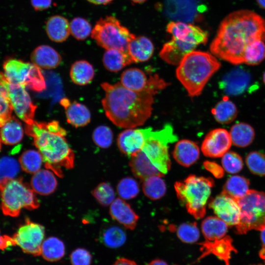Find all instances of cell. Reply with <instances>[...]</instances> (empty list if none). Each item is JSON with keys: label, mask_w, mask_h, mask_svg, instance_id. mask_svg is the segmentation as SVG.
I'll list each match as a JSON object with an SVG mask.
<instances>
[{"label": "cell", "mask_w": 265, "mask_h": 265, "mask_svg": "<svg viewBox=\"0 0 265 265\" xmlns=\"http://www.w3.org/2000/svg\"><path fill=\"white\" fill-rule=\"evenodd\" d=\"M257 40L265 41V20L253 11L239 10L222 21L210 49L216 57L238 65L244 63L246 48Z\"/></svg>", "instance_id": "cell-1"}, {"label": "cell", "mask_w": 265, "mask_h": 265, "mask_svg": "<svg viewBox=\"0 0 265 265\" xmlns=\"http://www.w3.org/2000/svg\"><path fill=\"white\" fill-rule=\"evenodd\" d=\"M105 92L102 101L106 117L116 126L134 128L145 123L150 117L154 103L153 95L130 90L120 82L101 84Z\"/></svg>", "instance_id": "cell-2"}, {"label": "cell", "mask_w": 265, "mask_h": 265, "mask_svg": "<svg viewBox=\"0 0 265 265\" xmlns=\"http://www.w3.org/2000/svg\"><path fill=\"white\" fill-rule=\"evenodd\" d=\"M25 132L33 137L34 144L42 155L47 169L61 177V167L71 169L74 167V153L65 138L66 131L58 121L47 123L34 120L26 125Z\"/></svg>", "instance_id": "cell-3"}, {"label": "cell", "mask_w": 265, "mask_h": 265, "mask_svg": "<svg viewBox=\"0 0 265 265\" xmlns=\"http://www.w3.org/2000/svg\"><path fill=\"white\" fill-rule=\"evenodd\" d=\"M177 139L170 124L155 131L150 127L142 149L131 157L130 165L133 175L142 181L150 176L165 175L171 165L168 144Z\"/></svg>", "instance_id": "cell-4"}, {"label": "cell", "mask_w": 265, "mask_h": 265, "mask_svg": "<svg viewBox=\"0 0 265 265\" xmlns=\"http://www.w3.org/2000/svg\"><path fill=\"white\" fill-rule=\"evenodd\" d=\"M220 67L214 55L194 50L186 54L179 64L176 76L190 96H197Z\"/></svg>", "instance_id": "cell-5"}, {"label": "cell", "mask_w": 265, "mask_h": 265, "mask_svg": "<svg viewBox=\"0 0 265 265\" xmlns=\"http://www.w3.org/2000/svg\"><path fill=\"white\" fill-rule=\"evenodd\" d=\"M0 209L6 216L17 217L21 210H32L40 205L35 192L22 178L0 180Z\"/></svg>", "instance_id": "cell-6"}, {"label": "cell", "mask_w": 265, "mask_h": 265, "mask_svg": "<svg viewBox=\"0 0 265 265\" xmlns=\"http://www.w3.org/2000/svg\"><path fill=\"white\" fill-rule=\"evenodd\" d=\"M213 184L211 178L191 175L183 182H176L174 186L178 199L187 212L196 219H200L205 215Z\"/></svg>", "instance_id": "cell-7"}, {"label": "cell", "mask_w": 265, "mask_h": 265, "mask_svg": "<svg viewBox=\"0 0 265 265\" xmlns=\"http://www.w3.org/2000/svg\"><path fill=\"white\" fill-rule=\"evenodd\" d=\"M91 35L99 46L106 50L116 49L125 52H128L130 42L135 37L113 16L98 20Z\"/></svg>", "instance_id": "cell-8"}, {"label": "cell", "mask_w": 265, "mask_h": 265, "mask_svg": "<svg viewBox=\"0 0 265 265\" xmlns=\"http://www.w3.org/2000/svg\"><path fill=\"white\" fill-rule=\"evenodd\" d=\"M240 208V219L236 226L238 234L265 228V193L250 190L237 200Z\"/></svg>", "instance_id": "cell-9"}, {"label": "cell", "mask_w": 265, "mask_h": 265, "mask_svg": "<svg viewBox=\"0 0 265 265\" xmlns=\"http://www.w3.org/2000/svg\"><path fill=\"white\" fill-rule=\"evenodd\" d=\"M3 68L4 76L9 83L23 85L37 92L42 91L46 88L40 68L33 63L9 58L4 61Z\"/></svg>", "instance_id": "cell-10"}, {"label": "cell", "mask_w": 265, "mask_h": 265, "mask_svg": "<svg viewBox=\"0 0 265 265\" xmlns=\"http://www.w3.org/2000/svg\"><path fill=\"white\" fill-rule=\"evenodd\" d=\"M44 237V227L26 218L12 237L15 245H18L24 252L38 256L41 255Z\"/></svg>", "instance_id": "cell-11"}, {"label": "cell", "mask_w": 265, "mask_h": 265, "mask_svg": "<svg viewBox=\"0 0 265 265\" xmlns=\"http://www.w3.org/2000/svg\"><path fill=\"white\" fill-rule=\"evenodd\" d=\"M120 83L125 87L136 92H147L154 95L165 88L168 83L158 75L147 78L141 69L129 68L121 74Z\"/></svg>", "instance_id": "cell-12"}, {"label": "cell", "mask_w": 265, "mask_h": 265, "mask_svg": "<svg viewBox=\"0 0 265 265\" xmlns=\"http://www.w3.org/2000/svg\"><path fill=\"white\" fill-rule=\"evenodd\" d=\"M9 97L13 109L26 124H31L34 120V116L37 108L23 85L9 83Z\"/></svg>", "instance_id": "cell-13"}, {"label": "cell", "mask_w": 265, "mask_h": 265, "mask_svg": "<svg viewBox=\"0 0 265 265\" xmlns=\"http://www.w3.org/2000/svg\"><path fill=\"white\" fill-rule=\"evenodd\" d=\"M198 4V0H165V11L176 21L193 22L200 17Z\"/></svg>", "instance_id": "cell-14"}, {"label": "cell", "mask_w": 265, "mask_h": 265, "mask_svg": "<svg viewBox=\"0 0 265 265\" xmlns=\"http://www.w3.org/2000/svg\"><path fill=\"white\" fill-rule=\"evenodd\" d=\"M232 143L230 133L226 130L215 129L206 135L201 145V150L205 156L219 158L228 151Z\"/></svg>", "instance_id": "cell-15"}, {"label": "cell", "mask_w": 265, "mask_h": 265, "mask_svg": "<svg viewBox=\"0 0 265 265\" xmlns=\"http://www.w3.org/2000/svg\"><path fill=\"white\" fill-rule=\"evenodd\" d=\"M217 217L228 226H236L240 219V208L237 200L222 192L209 204Z\"/></svg>", "instance_id": "cell-16"}, {"label": "cell", "mask_w": 265, "mask_h": 265, "mask_svg": "<svg viewBox=\"0 0 265 265\" xmlns=\"http://www.w3.org/2000/svg\"><path fill=\"white\" fill-rule=\"evenodd\" d=\"M149 128H130L121 132L117 138L119 150L131 158L135 156L143 147Z\"/></svg>", "instance_id": "cell-17"}, {"label": "cell", "mask_w": 265, "mask_h": 265, "mask_svg": "<svg viewBox=\"0 0 265 265\" xmlns=\"http://www.w3.org/2000/svg\"><path fill=\"white\" fill-rule=\"evenodd\" d=\"M166 30L172 38L188 41L197 46L206 44L208 40L207 32L190 23L172 21L167 25Z\"/></svg>", "instance_id": "cell-18"}, {"label": "cell", "mask_w": 265, "mask_h": 265, "mask_svg": "<svg viewBox=\"0 0 265 265\" xmlns=\"http://www.w3.org/2000/svg\"><path fill=\"white\" fill-rule=\"evenodd\" d=\"M197 46L190 42L172 38L164 44L159 52V56L169 64L179 65L184 56L194 51Z\"/></svg>", "instance_id": "cell-19"}, {"label": "cell", "mask_w": 265, "mask_h": 265, "mask_svg": "<svg viewBox=\"0 0 265 265\" xmlns=\"http://www.w3.org/2000/svg\"><path fill=\"white\" fill-rule=\"evenodd\" d=\"M232 242L230 237L225 236L220 239L212 241L206 240L199 243L202 254L198 260L212 254L223 261L226 265H230L231 254L233 251H236Z\"/></svg>", "instance_id": "cell-20"}, {"label": "cell", "mask_w": 265, "mask_h": 265, "mask_svg": "<svg viewBox=\"0 0 265 265\" xmlns=\"http://www.w3.org/2000/svg\"><path fill=\"white\" fill-rule=\"evenodd\" d=\"M250 81L248 73L241 68H237L225 75L220 82V87L224 91L231 95L242 93Z\"/></svg>", "instance_id": "cell-21"}, {"label": "cell", "mask_w": 265, "mask_h": 265, "mask_svg": "<svg viewBox=\"0 0 265 265\" xmlns=\"http://www.w3.org/2000/svg\"><path fill=\"white\" fill-rule=\"evenodd\" d=\"M109 213L113 219L130 230L135 228L139 218L130 205L119 198L110 204Z\"/></svg>", "instance_id": "cell-22"}, {"label": "cell", "mask_w": 265, "mask_h": 265, "mask_svg": "<svg viewBox=\"0 0 265 265\" xmlns=\"http://www.w3.org/2000/svg\"><path fill=\"white\" fill-rule=\"evenodd\" d=\"M60 103L64 108L68 123L73 126L83 127L90 122V112L84 105L77 102H71L65 98L60 100Z\"/></svg>", "instance_id": "cell-23"}, {"label": "cell", "mask_w": 265, "mask_h": 265, "mask_svg": "<svg viewBox=\"0 0 265 265\" xmlns=\"http://www.w3.org/2000/svg\"><path fill=\"white\" fill-rule=\"evenodd\" d=\"M33 64L39 68L51 69L56 68L61 62V57L52 47L41 45L36 48L30 55Z\"/></svg>", "instance_id": "cell-24"}, {"label": "cell", "mask_w": 265, "mask_h": 265, "mask_svg": "<svg viewBox=\"0 0 265 265\" xmlns=\"http://www.w3.org/2000/svg\"><path fill=\"white\" fill-rule=\"evenodd\" d=\"M173 155L179 164L188 167L198 159L200 150L196 143L189 140L183 139L176 144Z\"/></svg>", "instance_id": "cell-25"}, {"label": "cell", "mask_w": 265, "mask_h": 265, "mask_svg": "<svg viewBox=\"0 0 265 265\" xmlns=\"http://www.w3.org/2000/svg\"><path fill=\"white\" fill-rule=\"evenodd\" d=\"M57 181L54 173L49 169H40L33 174L30 186L33 191L40 195H48L56 188Z\"/></svg>", "instance_id": "cell-26"}, {"label": "cell", "mask_w": 265, "mask_h": 265, "mask_svg": "<svg viewBox=\"0 0 265 265\" xmlns=\"http://www.w3.org/2000/svg\"><path fill=\"white\" fill-rule=\"evenodd\" d=\"M154 51L152 41L145 36H136L131 40L128 47V52L134 63L148 60Z\"/></svg>", "instance_id": "cell-27"}, {"label": "cell", "mask_w": 265, "mask_h": 265, "mask_svg": "<svg viewBox=\"0 0 265 265\" xmlns=\"http://www.w3.org/2000/svg\"><path fill=\"white\" fill-rule=\"evenodd\" d=\"M45 27L49 38L55 42L65 41L70 33V24L67 19L60 15L50 17L46 22Z\"/></svg>", "instance_id": "cell-28"}, {"label": "cell", "mask_w": 265, "mask_h": 265, "mask_svg": "<svg viewBox=\"0 0 265 265\" xmlns=\"http://www.w3.org/2000/svg\"><path fill=\"white\" fill-rule=\"evenodd\" d=\"M24 130L21 123L14 116L11 117L0 127V137L2 143L14 145L23 138Z\"/></svg>", "instance_id": "cell-29"}, {"label": "cell", "mask_w": 265, "mask_h": 265, "mask_svg": "<svg viewBox=\"0 0 265 265\" xmlns=\"http://www.w3.org/2000/svg\"><path fill=\"white\" fill-rule=\"evenodd\" d=\"M228 225L217 216H209L202 222L201 229L206 240L212 241L225 237Z\"/></svg>", "instance_id": "cell-30"}, {"label": "cell", "mask_w": 265, "mask_h": 265, "mask_svg": "<svg viewBox=\"0 0 265 265\" xmlns=\"http://www.w3.org/2000/svg\"><path fill=\"white\" fill-rule=\"evenodd\" d=\"M103 62L107 70L114 72H118L125 66L134 63L128 52L116 49L106 50L103 55Z\"/></svg>", "instance_id": "cell-31"}, {"label": "cell", "mask_w": 265, "mask_h": 265, "mask_svg": "<svg viewBox=\"0 0 265 265\" xmlns=\"http://www.w3.org/2000/svg\"><path fill=\"white\" fill-rule=\"evenodd\" d=\"M212 113L217 122L227 124L236 118L238 111L235 104L225 96L212 109Z\"/></svg>", "instance_id": "cell-32"}, {"label": "cell", "mask_w": 265, "mask_h": 265, "mask_svg": "<svg viewBox=\"0 0 265 265\" xmlns=\"http://www.w3.org/2000/svg\"><path fill=\"white\" fill-rule=\"evenodd\" d=\"M229 133L232 143L239 147L249 146L255 137L254 129L249 124L244 122L237 123L233 125Z\"/></svg>", "instance_id": "cell-33"}, {"label": "cell", "mask_w": 265, "mask_h": 265, "mask_svg": "<svg viewBox=\"0 0 265 265\" xmlns=\"http://www.w3.org/2000/svg\"><path fill=\"white\" fill-rule=\"evenodd\" d=\"M94 70L92 65L84 60L74 62L70 69V76L74 83L79 85L88 84L94 76Z\"/></svg>", "instance_id": "cell-34"}, {"label": "cell", "mask_w": 265, "mask_h": 265, "mask_svg": "<svg viewBox=\"0 0 265 265\" xmlns=\"http://www.w3.org/2000/svg\"><path fill=\"white\" fill-rule=\"evenodd\" d=\"M65 247L64 243L58 238L50 237L43 241L41 255L46 261L56 262L64 256Z\"/></svg>", "instance_id": "cell-35"}, {"label": "cell", "mask_w": 265, "mask_h": 265, "mask_svg": "<svg viewBox=\"0 0 265 265\" xmlns=\"http://www.w3.org/2000/svg\"><path fill=\"white\" fill-rule=\"evenodd\" d=\"M249 181L243 177L233 176L226 181L222 192L238 200L244 196L249 189Z\"/></svg>", "instance_id": "cell-36"}, {"label": "cell", "mask_w": 265, "mask_h": 265, "mask_svg": "<svg viewBox=\"0 0 265 265\" xmlns=\"http://www.w3.org/2000/svg\"><path fill=\"white\" fill-rule=\"evenodd\" d=\"M142 187L144 194L153 200L162 197L166 191L165 183L159 176H152L144 179Z\"/></svg>", "instance_id": "cell-37"}, {"label": "cell", "mask_w": 265, "mask_h": 265, "mask_svg": "<svg viewBox=\"0 0 265 265\" xmlns=\"http://www.w3.org/2000/svg\"><path fill=\"white\" fill-rule=\"evenodd\" d=\"M9 83L0 72V128L11 117L13 108L9 93Z\"/></svg>", "instance_id": "cell-38"}, {"label": "cell", "mask_w": 265, "mask_h": 265, "mask_svg": "<svg viewBox=\"0 0 265 265\" xmlns=\"http://www.w3.org/2000/svg\"><path fill=\"white\" fill-rule=\"evenodd\" d=\"M43 162L42 156L39 151L31 149L24 151L19 159L22 170L30 174H34L40 170Z\"/></svg>", "instance_id": "cell-39"}, {"label": "cell", "mask_w": 265, "mask_h": 265, "mask_svg": "<svg viewBox=\"0 0 265 265\" xmlns=\"http://www.w3.org/2000/svg\"><path fill=\"white\" fill-rule=\"evenodd\" d=\"M100 238L106 246L115 248L124 244L126 240V235L124 230L120 227L111 226L103 230Z\"/></svg>", "instance_id": "cell-40"}, {"label": "cell", "mask_w": 265, "mask_h": 265, "mask_svg": "<svg viewBox=\"0 0 265 265\" xmlns=\"http://www.w3.org/2000/svg\"><path fill=\"white\" fill-rule=\"evenodd\" d=\"M264 41L257 40L246 48L244 53V63L249 65H256L265 58V44Z\"/></svg>", "instance_id": "cell-41"}, {"label": "cell", "mask_w": 265, "mask_h": 265, "mask_svg": "<svg viewBox=\"0 0 265 265\" xmlns=\"http://www.w3.org/2000/svg\"><path fill=\"white\" fill-rule=\"evenodd\" d=\"M117 192L120 198L129 200L135 197L139 192L137 182L131 177L121 180L117 186Z\"/></svg>", "instance_id": "cell-42"}, {"label": "cell", "mask_w": 265, "mask_h": 265, "mask_svg": "<svg viewBox=\"0 0 265 265\" xmlns=\"http://www.w3.org/2000/svg\"><path fill=\"white\" fill-rule=\"evenodd\" d=\"M70 33L77 40H83L91 34L90 23L81 17L73 19L70 23Z\"/></svg>", "instance_id": "cell-43"}, {"label": "cell", "mask_w": 265, "mask_h": 265, "mask_svg": "<svg viewBox=\"0 0 265 265\" xmlns=\"http://www.w3.org/2000/svg\"><path fill=\"white\" fill-rule=\"evenodd\" d=\"M179 238L183 242L193 243L200 237L199 230L196 222H187L181 224L177 230Z\"/></svg>", "instance_id": "cell-44"}, {"label": "cell", "mask_w": 265, "mask_h": 265, "mask_svg": "<svg viewBox=\"0 0 265 265\" xmlns=\"http://www.w3.org/2000/svg\"><path fill=\"white\" fill-rule=\"evenodd\" d=\"M92 195L103 206H107L115 200V193L111 185L106 182L99 184L92 191Z\"/></svg>", "instance_id": "cell-45"}, {"label": "cell", "mask_w": 265, "mask_h": 265, "mask_svg": "<svg viewBox=\"0 0 265 265\" xmlns=\"http://www.w3.org/2000/svg\"><path fill=\"white\" fill-rule=\"evenodd\" d=\"M245 161L252 173L265 176V154L257 151L251 152L247 155Z\"/></svg>", "instance_id": "cell-46"}, {"label": "cell", "mask_w": 265, "mask_h": 265, "mask_svg": "<svg viewBox=\"0 0 265 265\" xmlns=\"http://www.w3.org/2000/svg\"><path fill=\"white\" fill-rule=\"evenodd\" d=\"M113 134L111 129L105 125L96 127L92 133V139L95 144L102 148H107L113 141Z\"/></svg>", "instance_id": "cell-47"}, {"label": "cell", "mask_w": 265, "mask_h": 265, "mask_svg": "<svg viewBox=\"0 0 265 265\" xmlns=\"http://www.w3.org/2000/svg\"><path fill=\"white\" fill-rule=\"evenodd\" d=\"M221 163L224 170L232 174L239 172L243 165L241 157L233 151H228L222 156Z\"/></svg>", "instance_id": "cell-48"}, {"label": "cell", "mask_w": 265, "mask_h": 265, "mask_svg": "<svg viewBox=\"0 0 265 265\" xmlns=\"http://www.w3.org/2000/svg\"><path fill=\"white\" fill-rule=\"evenodd\" d=\"M20 164L15 159L4 157L0 159V180L14 178L20 170Z\"/></svg>", "instance_id": "cell-49"}, {"label": "cell", "mask_w": 265, "mask_h": 265, "mask_svg": "<svg viewBox=\"0 0 265 265\" xmlns=\"http://www.w3.org/2000/svg\"><path fill=\"white\" fill-rule=\"evenodd\" d=\"M70 259L72 265H90L92 257L86 249L78 248L72 252Z\"/></svg>", "instance_id": "cell-50"}, {"label": "cell", "mask_w": 265, "mask_h": 265, "mask_svg": "<svg viewBox=\"0 0 265 265\" xmlns=\"http://www.w3.org/2000/svg\"><path fill=\"white\" fill-rule=\"evenodd\" d=\"M30 1L35 10L41 11L49 8L52 0H30Z\"/></svg>", "instance_id": "cell-51"}, {"label": "cell", "mask_w": 265, "mask_h": 265, "mask_svg": "<svg viewBox=\"0 0 265 265\" xmlns=\"http://www.w3.org/2000/svg\"><path fill=\"white\" fill-rule=\"evenodd\" d=\"M15 245L12 237L7 235H2L0 232V250H4L7 248Z\"/></svg>", "instance_id": "cell-52"}, {"label": "cell", "mask_w": 265, "mask_h": 265, "mask_svg": "<svg viewBox=\"0 0 265 265\" xmlns=\"http://www.w3.org/2000/svg\"><path fill=\"white\" fill-rule=\"evenodd\" d=\"M261 238L262 242V249L259 252L260 257L265 260V228L261 230Z\"/></svg>", "instance_id": "cell-53"}, {"label": "cell", "mask_w": 265, "mask_h": 265, "mask_svg": "<svg viewBox=\"0 0 265 265\" xmlns=\"http://www.w3.org/2000/svg\"><path fill=\"white\" fill-rule=\"evenodd\" d=\"M112 265H138L134 261L125 258L118 259Z\"/></svg>", "instance_id": "cell-54"}, {"label": "cell", "mask_w": 265, "mask_h": 265, "mask_svg": "<svg viewBox=\"0 0 265 265\" xmlns=\"http://www.w3.org/2000/svg\"><path fill=\"white\" fill-rule=\"evenodd\" d=\"M89 2L95 4H106L110 2H111L113 0H87Z\"/></svg>", "instance_id": "cell-55"}, {"label": "cell", "mask_w": 265, "mask_h": 265, "mask_svg": "<svg viewBox=\"0 0 265 265\" xmlns=\"http://www.w3.org/2000/svg\"><path fill=\"white\" fill-rule=\"evenodd\" d=\"M148 265H168L165 261L160 259L152 261Z\"/></svg>", "instance_id": "cell-56"}, {"label": "cell", "mask_w": 265, "mask_h": 265, "mask_svg": "<svg viewBox=\"0 0 265 265\" xmlns=\"http://www.w3.org/2000/svg\"><path fill=\"white\" fill-rule=\"evenodd\" d=\"M258 5L261 8L265 9V0H256Z\"/></svg>", "instance_id": "cell-57"}, {"label": "cell", "mask_w": 265, "mask_h": 265, "mask_svg": "<svg viewBox=\"0 0 265 265\" xmlns=\"http://www.w3.org/2000/svg\"><path fill=\"white\" fill-rule=\"evenodd\" d=\"M135 3H142L146 1L147 0H131Z\"/></svg>", "instance_id": "cell-58"}, {"label": "cell", "mask_w": 265, "mask_h": 265, "mask_svg": "<svg viewBox=\"0 0 265 265\" xmlns=\"http://www.w3.org/2000/svg\"><path fill=\"white\" fill-rule=\"evenodd\" d=\"M263 81L265 84V72H264V74H263Z\"/></svg>", "instance_id": "cell-59"}, {"label": "cell", "mask_w": 265, "mask_h": 265, "mask_svg": "<svg viewBox=\"0 0 265 265\" xmlns=\"http://www.w3.org/2000/svg\"><path fill=\"white\" fill-rule=\"evenodd\" d=\"M1 139H0V151L1 150Z\"/></svg>", "instance_id": "cell-60"}]
</instances>
